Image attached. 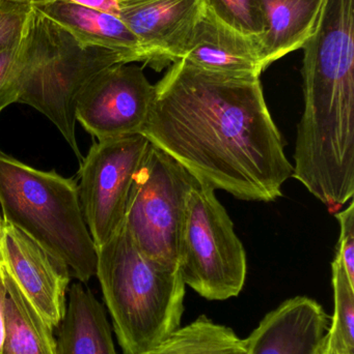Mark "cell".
<instances>
[{
  "mask_svg": "<svg viewBox=\"0 0 354 354\" xmlns=\"http://www.w3.org/2000/svg\"><path fill=\"white\" fill-rule=\"evenodd\" d=\"M324 341H326V339H324ZM318 354H328L326 353V347H324V344H322L321 348H320L319 353Z\"/></svg>",
  "mask_w": 354,
  "mask_h": 354,
  "instance_id": "obj_24",
  "label": "cell"
},
{
  "mask_svg": "<svg viewBox=\"0 0 354 354\" xmlns=\"http://www.w3.org/2000/svg\"><path fill=\"white\" fill-rule=\"evenodd\" d=\"M197 183L178 162L150 142L133 177L123 223L141 253L179 268L187 196Z\"/></svg>",
  "mask_w": 354,
  "mask_h": 354,
  "instance_id": "obj_6",
  "label": "cell"
},
{
  "mask_svg": "<svg viewBox=\"0 0 354 354\" xmlns=\"http://www.w3.org/2000/svg\"><path fill=\"white\" fill-rule=\"evenodd\" d=\"M6 295L1 354H55L53 330L46 324L2 266Z\"/></svg>",
  "mask_w": 354,
  "mask_h": 354,
  "instance_id": "obj_16",
  "label": "cell"
},
{
  "mask_svg": "<svg viewBox=\"0 0 354 354\" xmlns=\"http://www.w3.org/2000/svg\"><path fill=\"white\" fill-rule=\"evenodd\" d=\"M23 41L26 64L18 103L44 114L81 162L75 134L77 99L98 73L126 60L112 50L80 45L33 6Z\"/></svg>",
  "mask_w": 354,
  "mask_h": 354,
  "instance_id": "obj_4",
  "label": "cell"
},
{
  "mask_svg": "<svg viewBox=\"0 0 354 354\" xmlns=\"http://www.w3.org/2000/svg\"><path fill=\"white\" fill-rule=\"evenodd\" d=\"M118 1H121V0H118Z\"/></svg>",
  "mask_w": 354,
  "mask_h": 354,
  "instance_id": "obj_27",
  "label": "cell"
},
{
  "mask_svg": "<svg viewBox=\"0 0 354 354\" xmlns=\"http://www.w3.org/2000/svg\"><path fill=\"white\" fill-rule=\"evenodd\" d=\"M33 6L66 29L80 45L112 50L127 64L143 62L139 39L116 15L73 3L69 0H43Z\"/></svg>",
  "mask_w": 354,
  "mask_h": 354,
  "instance_id": "obj_13",
  "label": "cell"
},
{
  "mask_svg": "<svg viewBox=\"0 0 354 354\" xmlns=\"http://www.w3.org/2000/svg\"><path fill=\"white\" fill-rule=\"evenodd\" d=\"M6 289L2 278V270L0 272V354H1L2 346L4 342V326H3V304L6 299Z\"/></svg>",
  "mask_w": 354,
  "mask_h": 354,
  "instance_id": "obj_23",
  "label": "cell"
},
{
  "mask_svg": "<svg viewBox=\"0 0 354 354\" xmlns=\"http://www.w3.org/2000/svg\"><path fill=\"white\" fill-rule=\"evenodd\" d=\"M330 322L317 301L293 297L260 322L247 339V354H318Z\"/></svg>",
  "mask_w": 354,
  "mask_h": 354,
  "instance_id": "obj_11",
  "label": "cell"
},
{
  "mask_svg": "<svg viewBox=\"0 0 354 354\" xmlns=\"http://www.w3.org/2000/svg\"><path fill=\"white\" fill-rule=\"evenodd\" d=\"M55 354H118L103 306L83 283L69 289Z\"/></svg>",
  "mask_w": 354,
  "mask_h": 354,
  "instance_id": "obj_15",
  "label": "cell"
},
{
  "mask_svg": "<svg viewBox=\"0 0 354 354\" xmlns=\"http://www.w3.org/2000/svg\"><path fill=\"white\" fill-rule=\"evenodd\" d=\"M0 252L3 270L46 324L54 330L64 316L71 272L22 231L2 220Z\"/></svg>",
  "mask_w": 354,
  "mask_h": 354,
  "instance_id": "obj_9",
  "label": "cell"
},
{
  "mask_svg": "<svg viewBox=\"0 0 354 354\" xmlns=\"http://www.w3.org/2000/svg\"><path fill=\"white\" fill-rule=\"evenodd\" d=\"M31 10L29 2L0 0V53L22 39Z\"/></svg>",
  "mask_w": 354,
  "mask_h": 354,
  "instance_id": "obj_21",
  "label": "cell"
},
{
  "mask_svg": "<svg viewBox=\"0 0 354 354\" xmlns=\"http://www.w3.org/2000/svg\"><path fill=\"white\" fill-rule=\"evenodd\" d=\"M155 97L136 66L118 64L98 73L81 91L75 118L98 141L141 134Z\"/></svg>",
  "mask_w": 354,
  "mask_h": 354,
  "instance_id": "obj_8",
  "label": "cell"
},
{
  "mask_svg": "<svg viewBox=\"0 0 354 354\" xmlns=\"http://www.w3.org/2000/svg\"><path fill=\"white\" fill-rule=\"evenodd\" d=\"M124 354H145L180 328L185 285L180 270L141 253L122 225L97 248V272Z\"/></svg>",
  "mask_w": 354,
  "mask_h": 354,
  "instance_id": "obj_2",
  "label": "cell"
},
{
  "mask_svg": "<svg viewBox=\"0 0 354 354\" xmlns=\"http://www.w3.org/2000/svg\"><path fill=\"white\" fill-rule=\"evenodd\" d=\"M141 134L200 183L245 201H274L292 177L260 77L178 60L155 85Z\"/></svg>",
  "mask_w": 354,
  "mask_h": 354,
  "instance_id": "obj_1",
  "label": "cell"
},
{
  "mask_svg": "<svg viewBox=\"0 0 354 354\" xmlns=\"http://www.w3.org/2000/svg\"><path fill=\"white\" fill-rule=\"evenodd\" d=\"M2 220L22 231L87 283L97 272V248L79 200L78 183L0 153Z\"/></svg>",
  "mask_w": 354,
  "mask_h": 354,
  "instance_id": "obj_3",
  "label": "cell"
},
{
  "mask_svg": "<svg viewBox=\"0 0 354 354\" xmlns=\"http://www.w3.org/2000/svg\"><path fill=\"white\" fill-rule=\"evenodd\" d=\"M215 189L197 181L187 196L179 245L185 285L209 301L237 297L247 279V254Z\"/></svg>",
  "mask_w": 354,
  "mask_h": 354,
  "instance_id": "obj_5",
  "label": "cell"
},
{
  "mask_svg": "<svg viewBox=\"0 0 354 354\" xmlns=\"http://www.w3.org/2000/svg\"><path fill=\"white\" fill-rule=\"evenodd\" d=\"M25 64L26 53L23 37L16 46L0 53V113L4 108L18 102Z\"/></svg>",
  "mask_w": 354,
  "mask_h": 354,
  "instance_id": "obj_20",
  "label": "cell"
},
{
  "mask_svg": "<svg viewBox=\"0 0 354 354\" xmlns=\"http://www.w3.org/2000/svg\"><path fill=\"white\" fill-rule=\"evenodd\" d=\"M120 17L139 39L145 64L159 71L182 59L203 0H121Z\"/></svg>",
  "mask_w": 354,
  "mask_h": 354,
  "instance_id": "obj_10",
  "label": "cell"
},
{
  "mask_svg": "<svg viewBox=\"0 0 354 354\" xmlns=\"http://www.w3.org/2000/svg\"><path fill=\"white\" fill-rule=\"evenodd\" d=\"M206 8L227 26L245 37L259 39L265 21L259 0H203Z\"/></svg>",
  "mask_w": 354,
  "mask_h": 354,
  "instance_id": "obj_19",
  "label": "cell"
},
{
  "mask_svg": "<svg viewBox=\"0 0 354 354\" xmlns=\"http://www.w3.org/2000/svg\"><path fill=\"white\" fill-rule=\"evenodd\" d=\"M182 59L203 70L232 76L260 77L266 70L258 39L227 26L205 4Z\"/></svg>",
  "mask_w": 354,
  "mask_h": 354,
  "instance_id": "obj_12",
  "label": "cell"
},
{
  "mask_svg": "<svg viewBox=\"0 0 354 354\" xmlns=\"http://www.w3.org/2000/svg\"><path fill=\"white\" fill-rule=\"evenodd\" d=\"M340 223L341 232L339 239L338 255L346 270L349 281L354 284V203L336 214Z\"/></svg>",
  "mask_w": 354,
  "mask_h": 354,
  "instance_id": "obj_22",
  "label": "cell"
},
{
  "mask_svg": "<svg viewBox=\"0 0 354 354\" xmlns=\"http://www.w3.org/2000/svg\"><path fill=\"white\" fill-rule=\"evenodd\" d=\"M2 266H3V264H2L1 252H0V272L2 270Z\"/></svg>",
  "mask_w": 354,
  "mask_h": 354,
  "instance_id": "obj_25",
  "label": "cell"
},
{
  "mask_svg": "<svg viewBox=\"0 0 354 354\" xmlns=\"http://www.w3.org/2000/svg\"><path fill=\"white\" fill-rule=\"evenodd\" d=\"M1 222H2V216H1V212H0V226H1Z\"/></svg>",
  "mask_w": 354,
  "mask_h": 354,
  "instance_id": "obj_26",
  "label": "cell"
},
{
  "mask_svg": "<svg viewBox=\"0 0 354 354\" xmlns=\"http://www.w3.org/2000/svg\"><path fill=\"white\" fill-rule=\"evenodd\" d=\"M149 145L141 134L98 141L80 162L79 200L96 248L122 227L133 177Z\"/></svg>",
  "mask_w": 354,
  "mask_h": 354,
  "instance_id": "obj_7",
  "label": "cell"
},
{
  "mask_svg": "<svg viewBox=\"0 0 354 354\" xmlns=\"http://www.w3.org/2000/svg\"><path fill=\"white\" fill-rule=\"evenodd\" d=\"M332 270L335 309L324 347L328 354H354V284L338 253Z\"/></svg>",
  "mask_w": 354,
  "mask_h": 354,
  "instance_id": "obj_18",
  "label": "cell"
},
{
  "mask_svg": "<svg viewBox=\"0 0 354 354\" xmlns=\"http://www.w3.org/2000/svg\"><path fill=\"white\" fill-rule=\"evenodd\" d=\"M247 339L205 315L179 328L145 354H247Z\"/></svg>",
  "mask_w": 354,
  "mask_h": 354,
  "instance_id": "obj_17",
  "label": "cell"
},
{
  "mask_svg": "<svg viewBox=\"0 0 354 354\" xmlns=\"http://www.w3.org/2000/svg\"><path fill=\"white\" fill-rule=\"evenodd\" d=\"M328 0H259L265 32L258 39L265 68L301 49L317 28Z\"/></svg>",
  "mask_w": 354,
  "mask_h": 354,
  "instance_id": "obj_14",
  "label": "cell"
}]
</instances>
